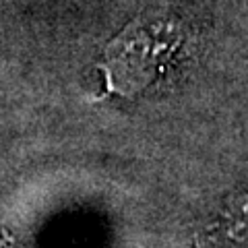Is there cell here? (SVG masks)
Masks as SVG:
<instances>
[{"label": "cell", "instance_id": "1", "mask_svg": "<svg viewBox=\"0 0 248 248\" xmlns=\"http://www.w3.org/2000/svg\"><path fill=\"white\" fill-rule=\"evenodd\" d=\"M182 27L172 17L145 15L126 25L106 48L104 71L112 87L137 91L157 79L182 44Z\"/></svg>", "mask_w": 248, "mask_h": 248}]
</instances>
